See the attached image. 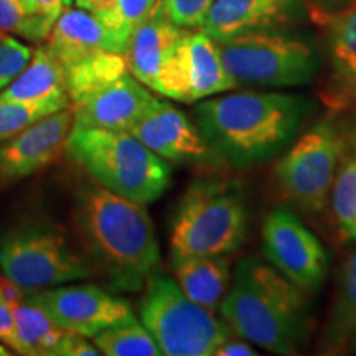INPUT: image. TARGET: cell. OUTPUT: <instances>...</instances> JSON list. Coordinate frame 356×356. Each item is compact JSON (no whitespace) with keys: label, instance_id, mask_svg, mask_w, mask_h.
<instances>
[{"label":"cell","instance_id":"cell-1","mask_svg":"<svg viewBox=\"0 0 356 356\" xmlns=\"http://www.w3.org/2000/svg\"><path fill=\"white\" fill-rule=\"evenodd\" d=\"M74 222L91 262L115 291H140L157 273L160 249L144 204L88 184L78 190Z\"/></svg>","mask_w":356,"mask_h":356},{"label":"cell","instance_id":"cell-2","mask_svg":"<svg viewBox=\"0 0 356 356\" xmlns=\"http://www.w3.org/2000/svg\"><path fill=\"white\" fill-rule=\"evenodd\" d=\"M307 115L302 96L241 91L198 101L197 126L221 163L248 168L291 144Z\"/></svg>","mask_w":356,"mask_h":356},{"label":"cell","instance_id":"cell-3","mask_svg":"<svg viewBox=\"0 0 356 356\" xmlns=\"http://www.w3.org/2000/svg\"><path fill=\"white\" fill-rule=\"evenodd\" d=\"M218 310L234 335L270 353L293 355L309 340L305 291L256 256L238 262Z\"/></svg>","mask_w":356,"mask_h":356},{"label":"cell","instance_id":"cell-4","mask_svg":"<svg viewBox=\"0 0 356 356\" xmlns=\"http://www.w3.org/2000/svg\"><path fill=\"white\" fill-rule=\"evenodd\" d=\"M66 154L96 184L131 202L149 204L170 186L168 162L131 132L73 126Z\"/></svg>","mask_w":356,"mask_h":356},{"label":"cell","instance_id":"cell-5","mask_svg":"<svg viewBox=\"0 0 356 356\" xmlns=\"http://www.w3.org/2000/svg\"><path fill=\"white\" fill-rule=\"evenodd\" d=\"M248 222L246 197L238 184L193 181L178 200L172 218V261L229 254L246 241Z\"/></svg>","mask_w":356,"mask_h":356},{"label":"cell","instance_id":"cell-6","mask_svg":"<svg viewBox=\"0 0 356 356\" xmlns=\"http://www.w3.org/2000/svg\"><path fill=\"white\" fill-rule=\"evenodd\" d=\"M140 320L165 356H215L233 330L215 312L195 304L177 280L152 274L144 286Z\"/></svg>","mask_w":356,"mask_h":356},{"label":"cell","instance_id":"cell-7","mask_svg":"<svg viewBox=\"0 0 356 356\" xmlns=\"http://www.w3.org/2000/svg\"><path fill=\"white\" fill-rule=\"evenodd\" d=\"M220 50L236 88L304 86L314 81L320 66L312 43L286 29L239 35L220 43Z\"/></svg>","mask_w":356,"mask_h":356},{"label":"cell","instance_id":"cell-8","mask_svg":"<svg viewBox=\"0 0 356 356\" xmlns=\"http://www.w3.org/2000/svg\"><path fill=\"white\" fill-rule=\"evenodd\" d=\"M0 269L22 291L88 279L92 266L48 221H25L0 238Z\"/></svg>","mask_w":356,"mask_h":356},{"label":"cell","instance_id":"cell-9","mask_svg":"<svg viewBox=\"0 0 356 356\" xmlns=\"http://www.w3.org/2000/svg\"><path fill=\"white\" fill-rule=\"evenodd\" d=\"M348 139L330 121L307 131L274 168V180L284 200L305 213H322L330 203L338 165Z\"/></svg>","mask_w":356,"mask_h":356},{"label":"cell","instance_id":"cell-10","mask_svg":"<svg viewBox=\"0 0 356 356\" xmlns=\"http://www.w3.org/2000/svg\"><path fill=\"white\" fill-rule=\"evenodd\" d=\"M262 246L269 264L302 291H317L327 277V251L317 236L286 208L267 215L262 225Z\"/></svg>","mask_w":356,"mask_h":356},{"label":"cell","instance_id":"cell-11","mask_svg":"<svg viewBox=\"0 0 356 356\" xmlns=\"http://www.w3.org/2000/svg\"><path fill=\"white\" fill-rule=\"evenodd\" d=\"M25 299L42 307L58 327L86 338L134 317L126 300L92 284L30 291Z\"/></svg>","mask_w":356,"mask_h":356},{"label":"cell","instance_id":"cell-12","mask_svg":"<svg viewBox=\"0 0 356 356\" xmlns=\"http://www.w3.org/2000/svg\"><path fill=\"white\" fill-rule=\"evenodd\" d=\"M186 30L173 24L157 2L149 19L134 32L126 51L132 76L168 99L175 97L178 48Z\"/></svg>","mask_w":356,"mask_h":356},{"label":"cell","instance_id":"cell-13","mask_svg":"<svg viewBox=\"0 0 356 356\" xmlns=\"http://www.w3.org/2000/svg\"><path fill=\"white\" fill-rule=\"evenodd\" d=\"M131 134L152 152L175 165H211L221 163L207 144L198 126L185 113L160 101L152 106L145 118L132 129Z\"/></svg>","mask_w":356,"mask_h":356},{"label":"cell","instance_id":"cell-14","mask_svg":"<svg viewBox=\"0 0 356 356\" xmlns=\"http://www.w3.org/2000/svg\"><path fill=\"white\" fill-rule=\"evenodd\" d=\"M73 109L56 111L0 145V181H15L51 165L66 152Z\"/></svg>","mask_w":356,"mask_h":356},{"label":"cell","instance_id":"cell-15","mask_svg":"<svg viewBox=\"0 0 356 356\" xmlns=\"http://www.w3.org/2000/svg\"><path fill=\"white\" fill-rule=\"evenodd\" d=\"M155 102L157 97L127 71L70 108L74 114L73 126L131 132Z\"/></svg>","mask_w":356,"mask_h":356},{"label":"cell","instance_id":"cell-16","mask_svg":"<svg viewBox=\"0 0 356 356\" xmlns=\"http://www.w3.org/2000/svg\"><path fill=\"white\" fill-rule=\"evenodd\" d=\"M310 15L305 0H215L200 30L222 43L261 30L287 29Z\"/></svg>","mask_w":356,"mask_h":356},{"label":"cell","instance_id":"cell-17","mask_svg":"<svg viewBox=\"0 0 356 356\" xmlns=\"http://www.w3.org/2000/svg\"><path fill=\"white\" fill-rule=\"evenodd\" d=\"M234 88V79L221 60L220 43L203 30H186L178 48L175 101H202Z\"/></svg>","mask_w":356,"mask_h":356},{"label":"cell","instance_id":"cell-18","mask_svg":"<svg viewBox=\"0 0 356 356\" xmlns=\"http://www.w3.org/2000/svg\"><path fill=\"white\" fill-rule=\"evenodd\" d=\"M320 24L328 58L325 101L337 109H356V2Z\"/></svg>","mask_w":356,"mask_h":356},{"label":"cell","instance_id":"cell-19","mask_svg":"<svg viewBox=\"0 0 356 356\" xmlns=\"http://www.w3.org/2000/svg\"><path fill=\"white\" fill-rule=\"evenodd\" d=\"M47 50L61 68L81 63L101 51L124 53L114 33L102 22L83 8H66L58 17L48 37Z\"/></svg>","mask_w":356,"mask_h":356},{"label":"cell","instance_id":"cell-20","mask_svg":"<svg viewBox=\"0 0 356 356\" xmlns=\"http://www.w3.org/2000/svg\"><path fill=\"white\" fill-rule=\"evenodd\" d=\"M178 287L195 304L216 312L231 284L229 261L225 256H197L172 261Z\"/></svg>","mask_w":356,"mask_h":356},{"label":"cell","instance_id":"cell-21","mask_svg":"<svg viewBox=\"0 0 356 356\" xmlns=\"http://www.w3.org/2000/svg\"><path fill=\"white\" fill-rule=\"evenodd\" d=\"M356 337V248L338 267L335 292L328 318L320 337L323 353H340L350 348Z\"/></svg>","mask_w":356,"mask_h":356},{"label":"cell","instance_id":"cell-22","mask_svg":"<svg viewBox=\"0 0 356 356\" xmlns=\"http://www.w3.org/2000/svg\"><path fill=\"white\" fill-rule=\"evenodd\" d=\"M63 92H66L65 70L55 60V56L47 50V47H38L37 50H33L32 58L24 71L6 89L0 91V97L2 99L40 101L63 95Z\"/></svg>","mask_w":356,"mask_h":356},{"label":"cell","instance_id":"cell-23","mask_svg":"<svg viewBox=\"0 0 356 356\" xmlns=\"http://www.w3.org/2000/svg\"><path fill=\"white\" fill-rule=\"evenodd\" d=\"M17 353L30 356H56L68 332L53 322L42 307L22 299L15 304Z\"/></svg>","mask_w":356,"mask_h":356},{"label":"cell","instance_id":"cell-24","mask_svg":"<svg viewBox=\"0 0 356 356\" xmlns=\"http://www.w3.org/2000/svg\"><path fill=\"white\" fill-rule=\"evenodd\" d=\"M127 71L126 55L114 51H101L81 63L66 68L65 79L70 102L74 104L89 92L114 81Z\"/></svg>","mask_w":356,"mask_h":356},{"label":"cell","instance_id":"cell-25","mask_svg":"<svg viewBox=\"0 0 356 356\" xmlns=\"http://www.w3.org/2000/svg\"><path fill=\"white\" fill-rule=\"evenodd\" d=\"M330 204L341 239L356 241V152L350 147V139L333 180Z\"/></svg>","mask_w":356,"mask_h":356},{"label":"cell","instance_id":"cell-26","mask_svg":"<svg viewBox=\"0 0 356 356\" xmlns=\"http://www.w3.org/2000/svg\"><path fill=\"white\" fill-rule=\"evenodd\" d=\"M99 353L108 356H159L157 341L136 317L106 328L95 337Z\"/></svg>","mask_w":356,"mask_h":356},{"label":"cell","instance_id":"cell-27","mask_svg":"<svg viewBox=\"0 0 356 356\" xmlns=\"http://www.w3.org/2000/svg\"><path fill=\"white\" fill-rule=\"evenodd\" d=\"M71 102L66 92L40 101L2 99L0 97V144L7 142L33 122L47 118L56 111L70 108Z\"/></svg>","mask_w":356,"mask_h":356},{"label":"cell","instance_id":"cell-28","mask_svg":"<svg viewBox=\"0 0 356 356\" xmlns=\"http://www.w3.org/2000/svg\"><path fill=\"white\" fill-rule=\"evenodd\" d=\"M157 2L159 0H111L109 10L99 20L114 33L124 53L127 51L134 32L149 19Z\"/></svg>","mask_w":356,"mask_h":356},{"label":"cell","instance_id":"cell-29","mask_svg":"<svg viewBox=\"0 0 356 356\" xmlns=\"http://www.w3.org/2000/svg\"><path fill=\"white\" fill-rule=\"evenodd\" d=\"M53 25L43 13L26 10L20 0H0V32L40 43L50 37Z\"/></svg>","mask_w":356,"mask_h":356},{"label":"cell","instance_id":"cell-30","mask_svg":"<svg viewBox=\"0 0 356 356\" xmlns=\"http://www.w3.org/2000/svg\"><path fill=\"white\" fill-rule=\"evenodd\" d=\"M215 0H159V7L173 24L184 29H200Z\"/></svg>","mask_w":356,"mask_h":356},{"label":"cell","instance_id":"cell-31","mask_svg":"<svg viewBox=\"0 0 356 356\" xmlns=\"http://www.w3.org/2000/svg\"><path fill=\"white\" fill-rule=\"evenodd\" d=\"M33 50L12 37L0 38V91L24 71Z\"/></svg>","mask_w":356,"mask_h":356},{"label":"cell","instance_id":"cell-32","mask_svg":"<svg viewBox=\"0 0 356 356\" xmlns=\"http://www.w3.org/2000/svg\"><path fill=\"white\" fill-rule=\"evenodd\" d=\"M24 291L7 279L0 284V341L17 351L15 304L22 299Z\"/></svg>","mask_w":356,"mask_h":356},{"label":"cell","instance_id":"cell-33","mask_svg":"<svg viewBox=\"0 0 356 356\" xmlns=\"http://www.w3.org/2000/svg\"><path fill=\"white\" fill-rule=\"evenodd\" d=\"M101 355L96 345H91L86 337L76 335V333H66L56 356H97Z\"/></svg>","mask_w":356,"mask_h":356},{"label":"cell","instance_id":"cell-34","mask_svg":"<svg viewBox=\"0 0 356 356\" xmlns=\"http://www.w3.org/2000/svg\"><path fill=\"white\" fill-rule=\"evenodd\" d=\"M305 2L307 7H309L310 15L318 22H322L327 15L351 6L356 0H305Z\"/></svg>","mask_w":356,"mask_h":356},{"label":"cell","instance_id":"cell-35","mask_svg":"<svg viewBox=\"0 0 356 356\" xmlns=\"http://www.w3.org/2000/svg\"><path fill=\"white\" fill-rule=\"evenodd\" d=\"M254 356L257 351L252 350V346L244 341L241 337H234V333L229 338H226L225 341L220 345V348L216 350L215 356Z\"/></svg>","mask_w":356,"mask_h":356},{"label":"cell","instance_id":"cell-36","mask_svg":"<svg viewBox=\"0 0 356 356\" xmlns=\"http://www.w3.org/2000/svg\"><path fill=\"white\" fill-rule=\"evenodd\" d=\"M40 8V12L47 17L48 20H51L53 24L58 20V17L63 12V0H35Z\"/></svg>","mask_w":356,"mask_h":356},{"label":"cell","instance_id":"cell-37","mask_svg":"<svg viewBox=\"0 0 356 356\" xmlns=\"http://www.w3.org/2000/svg\"><path fill=\"white\" fill-rule=\"evenodd\" d=\"M78 8L91 12L92 15H96L99 19L101 15H104L111 6V0H74Z\"/></svg>","mask_w":356,"mask_h":356},{"label":"cell","instance_id":"cell-38","mask_svg":"<svg viewBox=\"0 0 356 356\" xmlns=\"http://www.w3.org/2000/svg\"><path fill=\"white\" fill-rule=\"evenodd\" d=\"M20 2L24 3V7L26 8V10H30V12H33V13H42V12H40V8H38L37 2H35V0H20Z\"/></svg>","mask_w":356,"mask_h":356},{"label":"cell","instance_id":"cell-39","mask_svg":"<svg viewBox=\"0 0 356 356\" xmlns=\"http://www.w3.org/2000/svg\"><path fill=\"white\" fill-rule=\"evenodd\" d=\"M350 147L356 152V132L353 134V137H350Z\"/></svg>","mask_w":356,"mask_h":356},{"label":"cell","instance_id":"cell-40","mask_svg":"<svg viewBox=\"0 0 356 356\" xmlns=\"http://www.w3.org/2000/svg\"><path fill=\"white\" fill-rule=\"evenodd\" d=\"M350 348L353 350V353H356V337H355V340L350 343Z\"/></svg>","mask_w":356,"mask_h":356},{"label":"cell","instance_id":"cell-41","mask_svg":"<svg viewBox=\"0 0 356 356\" xmlns=\"http://www.w3.org/2000/svg\"><path fill=\"white\" fill-rule=\"evenodd\" d=\"M8 355V351L3 348V346H0V356H7Z\"/></svg>","mask_w":356,"mask_h":356},{"label":"cell","instance_id":"cell-42","mask_svg":"<svg viewBox=\"0 0 356 356\" xmlns=\"http://www.w3.org/2000/svg\"><path fill=\"white\" fill-rule=\"evenodd\" d=\"M63 3H65V7H70L71 3H73V0H63Z\"/></svg>","mask_w":356,"mask_h":356},{"label":"cell","instance_id":"cell-43","mask_svg":"<svg viewBox=\"0 0 356 356\" xmlns=\"http://www.w3.org/2000/svg\"><path fill=\"white\" fill-rule=\"evenodd\" d=\"M3 37H6V33H3V32H0V38H3Z\"/></svg>","mask_w":356,"mask_h":356}]
</instances>
